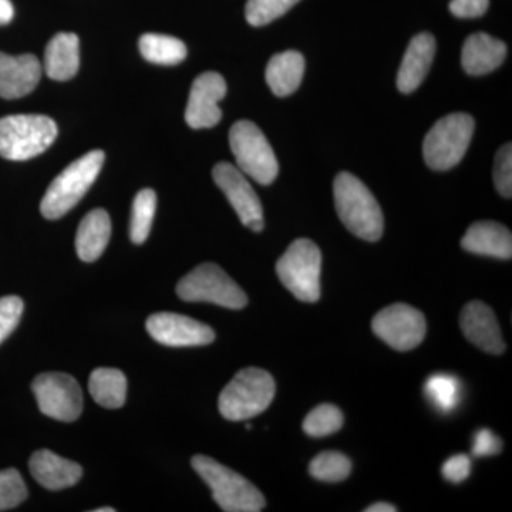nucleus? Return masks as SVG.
Wrapping results in <instances>:
<instances>
[{"mask_svg":"<svg viewBox=\"0 0 512 512\" xmlns=\"http://www.w3.org/2000/svg\"><path fill=\"white\" fill-rule=\"evenodd\" d=\"M212 177L237 212L242 224L254 232H261L265 227L264 208L254 188L237 165L222 161L215 165Z\"/></svg>","mask_w":512,"mask_h":512,"instance_id":"obj_12","label":"nucleus"},{"mask_svg":"<svg viewBox=\"0 0 512 512\" xmlns=\"http://www.w3.org/2000/svg\"><path fill=\"white\" fill-rule=\"evenodd\" d=\"M494 184L504 198L512 195V147L505 144L500 148L494 161Z\"/></svg>","mask_w":512,"mask_h":512,"instance_id":"obj_32","label":"nucleus"},{"mask_svg":"<svg viewBox=\"0 0 512 512\" xmlns=\"http://www.w3.org/2000/svg\"><path fill=\"white\" fill-rule=\"evenodd\" d=\"M434 55H436V39L433 35L420 33L413 37L397 74V87L400 92L412 93L423 83L433 63Z\"/></svg>","mask_w":512,"mask_h":512,"instance_id":"obj_18","label":"nucleus"},{"mask_svg":"<svg viewBox=\"0 0 512 512\" xmlns=\"http://www.w3.org/2000/svg\"><path fill=\"white\" fill-rule=\"evenodd\" d=\"M343 420H345L343 419V413L340 412L338 407L329 403L319 404L303 420L302 427L309 437L320 439V437L332 436V434L338 433L342 429Z\"/></svg>","mask_w":512,"mask_h":512,"instance_id":"obj_29","label":"nucleus"},{"mask_svg":"<svg viewBox=\"0 0 512 512\" xmlns=\"http://www.w3.org/2000/svg\"><path fill=\"white\" fill-rule=\"evenodd\" d=\"M57 124L40 114H16L0 119V157L25 161L45 153L55 143Z\"/></svg>","mask_w":512,"mask_h":512,"instance_id":"obj_5","label":"nucleus"},{"mask_svg":"<svg viewBox=\"0 0 512 512\" xmlns=\"http://www.w3.org/2000/svg\"><path fill=\"white\" fill-rule=\"evenodd\" d=\"M42 69L36 56L0 53V97L13 100L28 96L39 84Z\"/></svg>","mask_w":512,"mask_h":512,"instance_id":"obj_16","label":"nucleus"},{"mask_svg":"<svg viewBox=\"0 0 512 512\" xmlns=\"http://www.w3.org/2000/svg\"><path fill=\"white\" fill-rule=\"evenodd\" d=\"M397 508L393 504L377 503L369 505L365 512H396Z\"/></svg>","mask_w":512,"mask_h":512,"instance_id":"obj_38","label":"nucleus"},{"mask_svg":"<svg viewBox=\"0 0 512 512\" xmlns=\"http://www.w3.org/2000/svg\"><path fill=\"white\" fill-rule=\"evenodd\" d=\"M333 195L339 218L352 234L369 242L382 238V208L359 178L350 173H340L333 183Z\"/></svg>","mask_w":512,"mask_h":512,"instance_id":"obj_1","label":"nucleus"},{"mask_svg":"<svg viewBox=\"0 0 512 512\" xmlns=\"http://www.w3.org/2000/svg\"><path fill=\"white\" fill-rule=\"evenodd\" d=\"M89 390L101 407L120 409L126 403L127 377L119 369L99 367L90 375Z\"/></svg>","mask_w":512,"mask_h":512,"instance_id":"obj_24","label":"nucleus"},{"mask_svg":"<svg viewBox=\"0 0 512 512\" xmlns=\"http://www.w3.org/2000/svg\"><path fill=\"white\" fill-rule=\"evenodd\" d=\"M104 158L103 151H90L57 175L40 204L46 220H59L79 204L99 177Z\"/></svg>","mask_w":512,"mask_h":512,"instance_id":"obj_3","label":"nucleus"},{"mask_svg":"<svg viewBox=\"0 0 512 512\" xmlns=\"http://www.w3.org/2000/svg\"><path fill=\"white\" fill-rule=\"evenodd\" d=\"M507 56V46L500 39L487 33H474L468 36L461 53V64L471 76H483L494 72L503 64Z\"/></svg>","mask_w":512,"mask_h":512,"instance_id":"obj_20","label":"nucleus"},{"mask_svg":"<svg viewBox=\"0 0 512 512\" xmlns=\"http://www.w3.org/2000/svg\"><path fill=\"white\" fill-rule=\"evenodd\" d=\"M229 146L242 173L261 185L274 183L279 164L261 128L252 121H237L229 131Z\"/></svg>","mask_w":512,"mask_h":512,"instance_id":"obj_8","label":"nucleus"},{"mask_svg":"<svg viewBox=\"0 0 512 512\" xmlns=\"http://www.w3.org/2000/svg\"><path fill=\"white\" fill-rule=\"evenodd\" d=\"M227 94V83L220 73L205 72L194 80L185 110V121L191 128H211L222 119L218 103Z\"/></svg>","mask_w":512,"mask_h":512,"instance_id":"obj_14","label":"nucleus"},{"mask_svg":"<svg viewBox=\"0 0 512 512\" xmlns=\"http://www.w3.org/2000/svg\"><path fill=\"white\" fill-rule=\"evenodd\" d=\"M461 247L471 254L511 259V231L498 222L478 221L467 229L466 235L461 239Z\"/></svg>","mask_w":512,"mask_h":512,"instance_id":"obj_19","label":"nucleus"},{"mask_svg":"<svg viewBox=\"0 0 512 512\" xmlns=\"http://www.w3.org/2000/svg\"><path fill=\"white\" fill-rule=\"evenodd\" d=\"M28 498V488L18 470L0 471V511L18 507Z\"/></svg>","mask_w":512,"mask_h":512,"instance_id":"obj_31","label":"nucleus"},{"mask_svg":"<svg viewBox=\"0 0 512 512\" xmlns=\"http://www.w3.org/2000/svg\"><path fill=\"white\" fill-rule=\"evenodd\" d=\"M33 393L40 412L50 419L70 423L83 412V393L74 377L66 373H42L33 380Z\"/></svg>","mask_w":512,"mask_h":512,"instance_id":"obj_10","label":"nucleus"},{"mask_svg":"<svg viewBox=\"0 0 512 512\" xmlns=\"http://www.w3.org/2000/svg\"><path fill=\"white\" fill-rule=\"evenodd\" d=\"M372 329L390 348L407 352L417 348L426 338L427 323L419 309L406 303H394L377 313Z\"/></svg>","mask_w":512,"mask_h":512,"instance_id":"obj_11","label":"nucleus"},{"mask_svg":"<svg viewBox=\"0 0 512 512\" xmlns=\"http://www.w3.org/2000/svg\"><path fill=\"white\" fill-rule=\"evenodd\" d=\"M460 326L466 338L477 348L491 355H501L505 350L500 325L495 313L484 302L473 301L464 306Z\"/></svg>","mask_w":512,"mask_h":512,"instance_id":"obj_15","label":"nucleus"},{"mask_svg":"<svg viewBox=\"0 0 512 512\" xmlns=\"http://www.w3.org/2000/svg\"><path fill=\"white\" fill-rule=\"evenodd\" d=\"M147 330L151 338L170 348L205 346L215 340L210 326L178 313H154L147 319Z\"/></svg>","mask_w":512,"mask_h":512,"instance_id":"obj_13","label":"nucleus"},{"mask_svg":"<svg viewBox=\"0 0 512 512\" xmlns=\"http://www.w3.org/2000/svg\"><path fill=\"white\" fill-rule=\"evenodd\" d=\"M110 235V215L100 208L90 211L77 229L76 251L79 258L84 262L97 261L107 248Z\"/></svg>","mask_w":512,"mask_h":512,"instance_id":"obj_23","label":"nucleus"},{"mask_svg":"<svg viewBox=\"0 0 512 512\" xmlns=\"http://www.w3.org/2000/svg\"><path fill=\"white\" fill-rule=\"evenodd\" d=\"M320 272L322 254L311 239H296L276 262V274L282 284L302 302L319 301Z\"/></svg>","mask_w":512,"mask_h":512,"instance_id":"obj_7","label":"nucleus"},{"mask_svg":"<svg viewBox=\"0 0 512 512\" xmlns=\"http://www.w3.org/2000/svg\"><path fill=\"white\" fill-rule=\"evenodd\" d=\"M488 6H490V0H451L450 12L456 18L474 19L483 16Z\"/></svg>","mask_w":512,"mask_h":512,"instance_id":"obj_36","label":"nucleus"},{"mask_svg":"<svg viewBox=\"0 0 512 512\" xmlns=\"http://www.w3.org/2000/svg\"><path fill=\"white\" fill-rule=\"evenodd\" d=\"M29 468L37 483L50 491L73 487L83 476V468L79 464L50 450L36 451L30 457Z\"/></svg>","mask_w":512,"mask_h":512,"instance_id":"obj_17","label":"nucleus"},{"mask_svg":"<svg viewBox=\"0 0 512 512\" xmlns=\"http://www.w3.org/2000/svg\"><path fill=\"white\" fill-rule=\"evenodd\" d=\"M23 309L25 305L19 296L0 298V343L8 339L13 330L18 328Z\"/></svg>","mask_w":512,"mask_h":512,"instance_id":"obj_33","label":"nucleus"},{"mask_svg":"<svg viewBox=\"0 0 512 512\" xmlns=\"http://www.w3.org/2000/svg\"><path fill=\"white\" fill-rule=\"evenodd\" d=\"M274 377L258 367L239 370L218 399V409L227 420H249L264 413L274 400Z\"/></svg>","mask_w":512,"mask_h":512,"instance_id":"obj_4","label":"nucleus"},{"mask_svg":"<svg viewBox=\"0 0 512 512\" xmlns=\"http://www.w3.org/2000/svg\"><path fill=\"white\" fill-rule=\"evenodd\" d=\"M352 463L339 451H323L309 464V474L323 483H340L350 476Z\"/></svg>","mask_w":512,"mask_h":512,"instance_id":"obj_28","label":"nucleus"},{"mask_svg":"<svg viewBox=\"0 0 512 512\" xmlns=\"http://www.w3.org/2000/svg\"><path fill=\"white\" fill-rule=\"evenodd\" d=\"M15 15L12 2L10 0H0V25H8Z\"/></svg>","mask_w":512,"mask_h":512,"instance_id":"obj_37","label":"nucleus"},{"mask_svg":"<svg viewBox=\"0 0 512 512\" xmlns=\"http://www.w3.org/2000/svg\"><path fill=\"white\" fill-rule=\"evenodd\" d=\"M441 473L450 483H463L471 474V458L467 454H456V456L448 458L446 463L443 464Z\"/></svg>","mask_w":512,"mask_h":512,"instance_id":"obj_34","label":"nucleus"},{"mask_svg":"<svg viewBox=\"0 0 512 512\" xmlns=\"http://www.w3.org/2000/svg\"><path fill=\"white\" fill-rule=\"evenodd\" d=\"M156 192L146 188L138 192L131 208L130 238L133 244L141 245L147 241L156 215Z\"/></svg>","mask_w":512,"mask_h":512,"instance_id":"obj_27","label":"nucleus"},{"mask_svg":"<svg viewBox=\"0 0 512 512\" xmlns=\"http://www.w3.org/2000/svg\"><path fill=\"white\" fill-rule=\"evenodd\" d=\"M303 74L305 57L296 50H286L269 60L265 73L266 83L275 96L286 97L301 86Z\"/></svg>","mask_w":512,"mask_h":512,"instance_id":"obj_22","label":"nucleus"},{"mask_svg":"<svg viewBox=\"0 0 512 512\" xmlns=\"http://www.w3.org/2000/svg\"><path fill=\"white\" fill-rule=\"evenodd\" d=\"M192 468L211 488L215 503L222 511L259 512L264 510V494L249 483L237 471L222 466L214 458L195 456L191 460Z\"/></svg>","mask_w":512,"mask_h":512,"instance_id":"obj_2","label":"nucleus"},{"mask_svg":"<svg viewBox=\"0 0 512 512\" xmlns=\"http://www.w3.org/2000/svg\"><path fill=\"white\" fill-rule=\"evenodd\" d=\"M503 450V441L488 429L478 430L474 434L473 454L476 457L497 456Z\"/></svg>","mask_w":512,"mask_h":512,"instance_id":"obj_35","label":"nucleus"},{"mask_svg":"<svg viewBox=\"0 0 512 512\" xmlns=\"http://www.w3.org/2000/svg\"><path fill=\"white\" fill-rule=\"evenodd\" d=\"M80 43L74 33H57L45 52V72L57 82H66L79 72Z\"/></svg>","mask_w":512,"mask_h":512,"instance_id":"obj_21","label":"nucleus"},{"mask_svg":"<svg viewBox=\"0 0 512 512\" xmlns=\"http://www.w3.org/2000/svg\"><path fill=\"white\" fill-rule=\"evenodd\" d=\"M138 46L147 62L163 64V66H174L187 57V46L173 36L146 33L140 37Z\"/></svg>","mask_w":512,"mask_h":512,"instance_id":"obj_25","label":"nucleus"},{"mask_svg":"<svg viewBox=\"0 0 512 512\" xmlns=\"http://www.w3.org/2000/svg\"><path fill=\"white\" fill-rule=\"evenodd\" d=\"M299 0H248L245 16L251 26H265L284 16Z\"/></svg>","mask_w":512,"mask_h":512,"instance_id":"obj_30","label":"nucleus"},{"mask_svg":"<svg viewBox=\"0 0 512 512\" xmlns=\"http://www.w3.org/2000/svg\"><path fill=\"white\" fill-rule=\"evenodd\" d=\"M94 512H116L114 508L104 507V508H97V510H94Z\"/></svg>","mask_w":512,"mask_h":512,"instance_id":"obj_39","label":"nucleus"},{"mask_svg":"<svg viewBox=\"0 0 512 512\" xmlns=\"http://www.w3.org/2000/svg\"><path fill=\"white\" fill-rule=\"evenodd\" d=\"M461 393H463V384L456 376L447 375V373H436L424 384L427 400L443 414L451 413L456 409L461 402Z\"/></svg>","mask_w":512,"mask_h":512,"instance_id":"obj_26","label":"nucleus"},{"mask_svg":"<svg viewBox=\"0 0 512 512\" xmlns=\"http://www.w3.org/2000/svg\"><path fill=\"white\" fill-rule=\"evenodd\" d=\"M177 295L185 302H208L228 309H242L248 298L241 286L217 264L192 269L177 285Z\"/></svg>","mask_w":512,"mask_h":512,"instance_id":"obj_9","label":"nucleus"},{"mask_svg":"<svg viewBox=\"0 0 512 512\" xmlns=\"http://www.w3.org/2000/svg\"><path fill=\"white\" fill-rule=\"evenodd\" d=\"M473 134L474 119L470 114H448L437 121L424 138V161L436 171L456 167L466 156Z\"/></svg>","mask_w":512,"mask_h":512,"instance_id":"obj_6","label":"nucleus"}]
</instances>
